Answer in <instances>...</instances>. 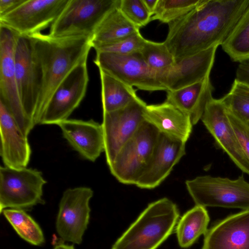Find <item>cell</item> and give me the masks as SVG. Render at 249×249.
Returning <instances> with one entry per match:
<instances>
[{
  "label": "cell",
  "instance_id": "obj_6",
  "mask_svg": "<svg viewBox=\"0 0 249 249\" xmlns=\"http://www.w3.org/2000/svg\"><path fill=\"white\" fill-rule=\"evenodd\" d=\"M185 184L196 205L249 209V182L243 176L235 179L201 176L186 180Z\"/></svg>",
  "mask_w": 249,
  "mask_h": 249
},
{
  "label": "cell",
  "instance_id": "obj_18",
  "mask_svg": "<svg viewBox=\"0 0 249 249\" xmlns=\"http://www.w3.org/2000/svg\"><path fill=\"white\" fill-rule=\"evenodd\" d=\"M0 154L4 166L14 169L27 167L32 153L28 136L0 100Z\"/></svg>",
  "mask_w": 249,
  "mask_h": 249
},
{
  "label": "cell",
  "instance_id": "obj_2",
  "mask_svg": "<svg viewBox=\"0 0 249 249\" xmlns=\"http://www.w3.org/2000/svg\"><path fill=\"white\" fill-rule=\"evenodd\" d=\"M29 36L42 75L38 106L41 120L57 87L73 68L88 59L92 45L91 39L87 37L57 38L41 33Z\"/></svg>",
  "mask_w": 249,
  "mask_h": 249
},
{
  "label": "cell",
  "instance_id": "obj_19",
  "mask_svg": "<svg viewBox=\"0 0 249 249\" xmlns=\"http://www.w3.org/2000/svg\"><path fill=\"white\" fill-rule=\"evenodd\" d=\"M204 236L201 249H249V209L218 221Z\"/></svg>",
  "mask_w": 249,
  "mask_h": 249
},
{
  "label": "cell",
  "instance_id": "obj_38",
  "mask_svg": "<svg viewBox=\"0 0 249 249\" xmlns=\"http://www.w3.org/2000/svg\"><path fill=\"white\" fill-rule=\"evenodd\" d=\"M248 124H249V123H248Z\"/></svg>",
  "mask_w": 249,
  "mask_h": 249
},
{
  "label": "cell",
  "instance_id": "obj_25",
  "mask_svg": "<svg viewBox=\"0 0 249 249\" xmlns=\"http://www.w3.org/2000/svg\"><path fill=\"white\" fill-rule=\"evenodd\" d=\"M99 71L103 112L122 108L138 97L133 87L101 69Z\"/></svg>",
  "mask_w": 249,
  "mask_h": 249
},
{
  "label": "cell",
  "instance_id": "obj_33",
  "mask_svg": "<svg viewBox=\"0 0 249 249\" xmlns=\"http://www.w3.org/2000/svg\"><path fill=\"white\" fill-rule=\"evenodd\" d=\"M226 110L240 144L249 160V124L238 118L227 109Z\"/></svg>",
  "mask_w": 249,
  "mask_h": 249
},
{
  "label": "cell",
  "instance_id": "obj_23",
  "mask_svg": "<svg viewBox=\"0 0 249 249\" xmlns=\"http://www.w3.org/2000/svg\"><path fill=\"white\" fill-rule=\"evenodd\" d=\"M119 5L106 16L98 26L91 38L92 48L110 44L140 31L123 15Z\"/></svg>",
  "mask_w": 249,
  "mask_h": 249
},
{
  "label": "cell",
  "instance_id": "obj_36",
  "mask_svg": "<svg viewBox=\"0 0 249 249\" xmlns=\"http://www.w3.org/2000/svg\"><path fill=\"white\" fill-rule=\"evenodd\" d=\"M142 2L151 16L154 15L159 0H142Z\"/></svg>",
  "mask_w": 249,
  "mask_h": 249
},
{
  "label": "cell",
  "instance_id": "obj_7",
  "mask_svg": "<svg viewBox=\"0 0 249 249\" xmlns=\"http://www.w3.org/2000/svg\"><path fill=\"white\" fill-rule=\"evenodd\" d=\"M160 134L152 124L146 121L142 123L108 166L119 182L136 184L152 156Z\"/></svg>",
  "mask_w": 249,
  "mask_h": 249
},
{
  "label": "cell",
  "instance_id": "obj_10",
  "mask_svg": "<svg viewBox=\"0 0 249 249\" xmlns=\"http://www.w3.org/2000/svg\"><path fill=\"white\" fill-rule=\"evenodd\" d=\"M146 106V103L138 96L122 108L103 112L102 125L108 166L113 163L121 148L145 121L143 113Z\"/></svg>",
  "mask_w": 249,
  "mask_h": 249
},
{
  "label": "cell",
  "instance_id": "obj_27",
  "mask_svg": "<svg viewBox=\"0 0 249 249\" xmlns=\"http://www.w3.org/2000/svg\"><path fill=\"white\" fill-rule=\"evenodd\" d=\"M1 213L18 234L25 241L35 246L45 242L39 225L24 210L7 209Z\"/></svg>",
  "mask_w": 249,
  "mask_h": 249
},
{
  "label": "cell",
  "instance_id": "obj_11",
  "mask_svg": "<svg viewBox=\"0 0 249 249\" xmlns=\"http://www.w3.org/2000/svg\"><path fill=\"white\" fill-rule=\"evenodd\" d=\"M92 190L88 187L67 189L61 198L56 220L58 234L64 241L80 244L90 217Z\"/></svg>",
  "mask_w": 249,
  "mask_h": 249
},
{
  "label": "cell",
  "instance_id": "obj_17",
  "mask_svg": "<svg viewBox=\"0 0 249 249\" xmlns=\"http://www.w3.org/2000/svg\"><path fill=\"white\" fill-rule=\"evenodd\" d=\"M217 47H211L176 62L160 77V82L166 89V91L174 90L209 76Z\"/></svg>",
  "mask_w": 249,
  "mask_h": 249
},
{
  "label": "cell",
  "instance_id": "obj_15",
  "mask_svg": "<svg viewBox=\"0 0 249 249\" xmlns=\"http://www.w3.org/2000/svg\"><path fill=\"white\" fill-rule=\"evenodd\" d=\"M217 144L242 172L249 175V160L244 152L220 99L212 98L201 119Z\"/></svg>",
  "mask_w": 249,
  "mask_h": 249
},
{
  "label": "cell",
  "instance_id": "obj_3",
  "mask_svg": "<svg viewBox=\"0 0 249 249\" xmlns=\"http://www.w3.org/2000/svg\"><path fill=\"white\" fill-rule=\"evenodd\" d=\"M177 205L164 197L153 202L116 241L111 249H157L175 230Z\"/></svg>",
  "mask_w": 249,
  "mask_h": 249
},
{
  "label": "cell",
  "instance_id": "obj_12",
  "mask_svg": "<svg viewBox=\"0 0 249 249\" xmlns=\"http://www.w3.org/2000/svg\"><path fill=\"white\" fill-rule=\"evenodd\" d=\"M89 81L87 60H85L73 68L57 87L39 124L57 125L68 119L84 99Z\"/></svg>",
  "mask_w": 249,
  "mask_h": 249
},
{
  "label": "cell",
  "instance_id": "obj_30",
  "mask_svg": "<svg viewBox=\"0 0 249 249\" xmlns=\"http://www.w3.org/2000/svg\"><path fill=\"white\" fill-rule=\"evenodd\" d=\"M201 0H159L151 20L169 24L195 8Z\"/></svg>",
  "mask_w": 249,
  "mask_h": 249
},
{
  "label": "cell",
  "instance_id": "obj_4",
  "mask_svg": "<svg viewBox=\"0 0 249 249\" xmlns=\"http://www.w3.org/2000/svg\"><path fill=\"white\" fill-rule=\"evenodd\" d=\"M15 60L17 86L25 120L24 134L28 136L40 121L38 106L42 88L41 72L31 36L18 35Z\"/></svg>",
  "mask_w": 249,
  "mask_h": 249
},
{
  "label": "cell",
  "instance_id": "obj_28",
  "mask_svg": "<svg viewBox=\"0 0 249 249\" xmlns=\"http://www.w3.org/2000/svg\"><path fill=\"white\" fill-rule=\"evenodd\" d=\"M140 53L158 80L176 62L164 42H158L145 39Z\"/></svg>",
  "mask_w": 249,
  "mask_h": 249
},
{
  "label": "cell",
  "instance_id": "obj_20",
  "mask_svg": "<svg viewBox=\"0 0 249 249\" xmlns=\"http://www.w3.org/2000/svg\"><path fill=\"white\" fill-rule=\"evenodd\" d=\"M57 125L63 137L85 159L95 161L104 151L105 142L102 124L94 121L68 119Z\"/></svg>",
  "mask_w": 249,
  "mask_h": 249
},
{
  "label": "cell",
  "instance_id": "obj_26",
  "mask_svg": "<svg viewBox=\"0 0 249 249\" xmlns=\"http://www.w3.org/2000/svg\"><path fill=\"white\" fill-rule=\"evenodd\" d=\"M221 46L234 62L249 58V6Z\"/></svg>",
  "mask_w": 249,
  "mask_h": 249
},
{
  "label": "cell",
  "instance_id": "obj_35",
  "mask_svg": "<svg viewBox=\"0 0 249 249\" xmlns=\"http://www.w3.org/2000/svg\"><path fill=\"white\" fill-rule=\"evenodd\" d=\"M25 0H0V17H2L21 4Z\"/></svg>",
  "mask_w": 249,
  "mask_h": 249
},
{
  "label": "cell",
  "instance_id": "obj_9",
  "mask_svg": "<svg viewBox=\"0 0 249 249\" xmlns=\"http://www.w3.org/2000/svg\"><path fill=\"white\" fill-rule=\"evenodd\" d=\"M93 62L99 69L133 88L150 92L166 91L140 53L122 55L96 52Z\"/></svg>",
  "mask_w": 249,
  "mask_h": 249
},
{
  "label": "cell",
  "instance_id": "obj_31",
  "mask_svg": "<svg viewBox=\"0 0 249 249\" xmlns=\"http://www.w3.org/2000/svg\"><path fill=\"white\" fill-rule=\"evenodd\" d=\"M144 38L138 31L116 42L94 49L96 52H107L122 55L140 53L143 46Z\"/></svg>",
  "mask_w": 249,
  "mask_h": 249
},
{
  "label": "cell",
  "instance_id": "obj_22",
  "mask_svg": "<svg viewBox=\"0 0 249 249\" xmlns=\"http://www.w3.org/2000/svg\"><path fill=\"white\" fill-rule=\"evenodd\" d=\"M213 89L209 76L186 87L166 91L165 101L186 114L194 125L201 120L208 103L213 98Z\"/></svg>",
  "mask_w": 249,
  "mask_h": 249
},
{
  "label": "cell",
  "instance_id": "obj_21",
  "mask_svg": "<svg viewBox=\"0 0 249 249\" xmlns=\"http://www.w3.org/2000/svg\"><path fill=\"white\" fill-rule=\"evenodd\" d=\"M144 120L154 125L162 134L186 142L193 124L190 118L170 103L164 102L146 106Z\"/></svg>",
  "mask_w": 249,
  "mask_h": 249
},
{
  "label": "cell",
  "instance_id": "obj_16",
  "mask_svg": "<svg viewBox=\"0 0 249 249\" xmlns=\"http://www.w3.org/2000/svg\"><path fill=\"white\" fill-rule=\"evenodd\" d=\"M185 144L160 133L152 156L135 185L147 189L158 186L185 155Z\"/></svg>",
  "mask_w": 249,
  "mask_h": 249
},
{
  "label": "cell",
  "instance_id": "obj_1",
  "mask_svg": "<svg viewBox=\"0 0 249 249\" xmlns=\"http://www.w3.org/2000/svg\"><path fill=\"white\" fill-rule=\"evenodd\" d=\"M249 6V0H201L168 24L164 43L175 61L221 45Z\"/></svg>",
  "mask_w": 249,
  "mask_h": 249
},
{
  "label": "cell",
  "instance_id": "obj_29",
  "mask_svg": "<svg viewBox=\"0 0 249 249\" xmlns=\"http://www.w3.org/2000/svg\"><path fill=\"white\" fill-rule=\"evenodd\" d=\"M220 100L230 112L249 123V86L235 79L231 90Z\"/></svg>",
  "mask_w": 249,
  "mask_h": 249
},
{
  "label": "cell",
  "instance_id": "obj_34",
  "mask_svg": "<svg viewBox=\"0 0 249 249\" xmlns=\"http://www.w3.org/2000/svg\"><path fill=\"white\" fill-rule=\"evenodd\" d=\"M235 79L249 86V58L239 62Z\"/></svg>",
  "mask_w": 249,
  "mask_h": 249
},
{
  "label": "cell",
  "instance_id": "obj_37",
  "mask_svg": "<svg viewBox=\"0 0 249 249\" xmlns=\"http://www.w3.org/2000/svg\"><path fill=\"white\" fill-rule=\"evenodd\" d=\"M53 249H75L73 245L60 244L56 245Z\"/></svg>",
  "mask_w": 249,
  "mask_h": 249
},
{
  "label": "cell",
  "instance_id": "obj_13",
  "mask_svg": "<svg viewBox=\"0 0 249 249\" xmlns=\"http://www.w3.org/2000/svg\"><path fill=\"white\" fill-rule=\"evenodd\" d=\"M68 0H25L0 17V24L19 35L31 36L51 26Z\"/></svg>",
  "mask_w": 249,
  "mask_h": 249
},
{
  "label": "cell",
  "instance_id": "obj_24",
  "mask_svg": "<svg viewBox=\"0 0 249 249\" xmlns=\"http://www.w3.org/2000/svg\"><path fill=\"white\" fill-rule=\"evenodd\" d=\"M210 217L205 207L196 205L187 211L177 224L175 231L179 246L183 249L192 246L207 232Z\"/></svg>",
  "mask_w": 249,
  "mask_h": 249
},
{
  "label": "cell",
  "instance_id": "obj_32",
  "mask_svg": "<svg viewBox=\"0 0 249 249\" xmlns=\"http://www.w3.org/2000/svg\"><path fill=\"white\" fill-rule=\"evenodd\" d=\"M119 8L123 15L139 29L151 20L152 16L142 0H120Z\"/></svg>",
  "mask_w": 249,
  "mask_h": 249
},
{
  "label": "cell",
  "instance_id": "obj_5",
  "mask_svg": "<svg viewBox=\"0 0 249 249\" xmlns=\"http://www.w3.org/2000/svg\"><path fill=\"white\" fill-rule=\"evenodd\" d=\"M120 0H68L50 26L53 38L87 37L91 38L106 16Z\"/></svg>",
  "mask_w": 249,
  "mask_h": 249
},
{
  "label": "cell",
  "instance_id": "obj_8",
  "mask_svg": "<svg viewBox=\"0 0 249 249\" xmlns=\"http://www.w3.org/2000/svg\"><path fill=\"white\" fill-rule=\"evenodd\" d=\"M47 183L40 171L27 167H0V211L28 210L44 204L43 188Z\"/></svg>",
  "mask_w": 249,
  "mask_h": 249
},
{
  "label": "cell",
  "instance_id": "obj_14",
  "mask_svg": "<svg viewBox=\"0 0 249 249\" xmlns=\"http://www.w3.org/2000/svg\"><path fill=\"white\" fill-rule=\"evenodd\" d=\"M18 36L16 32L0 24V100L24 134V116L15 70V53Z\"/></svg>",
  "mask_w": 249,
  "mask_h": 249
}]
</instances>
